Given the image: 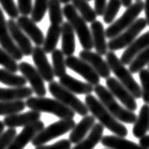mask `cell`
<instances>
[{"instance_id": "6da1fadb", "label": "cell", "mask_w": 149, "mask_h": 149, "mask_svg": "<svg viewBox=\"0 0 149 149\" xmlns=\"http://www.w3.org/2000/svg\"><path fill=\"white\" fill-rule=\"evenodd\" d=\"M85 104L87 106L89 111L95 117L104 125V127L108 128L109 131L114 133L116 136L119 137H127L128 134L127 128L124 125L120 123L111 112H109L105 106L101 103L99 99H96L95 96L93 95H87L85 97Z\"/></svg>"}, {"instance_id": "7a4b0ae2", "label": "cell", "mask_w": 149, "mask_h": 149, "mask_svg": "<svg viewBox=\"0 0 149 149\" xmlns=\"http://www.w3.org/2000/svg\"><path fill=\"white\" fill-rule=\"evenodd\" d=\"M93 91H95L96 96L98 97L99 101L117 120L125 124L135 123L137 119V115L135 114V112L129 111L127 109H125L121 105H119L114 95L109 91L108 88L98 84L95 86Z\"/></svg>"}, {"instance_id": "3957f363", "label": "cell", "mask_w": 149, "mask_h": 149, "mask_svg": "<svg viewBox=\"0 0 149 149\" xmlns=\"http://www.w3.org/2000/svg\"><path fill=\"white\" fill-rule=\"evenodd\" d=\"M26 107L32 111L51 113L61 119H74L76 113L58 100L45 96H30L26 99Z\"/></svg>"}, {"instance_id": "277c9868", "label": "cell", "mask_w": 149, "mask_h": 149, "mask_svg": "<svg viewBox=\"0 0 149 149\" xmlns=\"http://www.w3.org/2000/svg\"><path fill=\"white\" fill-rule=\"evenodd\" d=\"M106 61L111 68V71L115 74L121 83L130 92L131 95L135 97V99L141 98L142 97V88L132 77L130 71L127 69L125 65L116 56L114 51H109L106 54Z\"/></svg>"}, {"instance_id": "5b68a950", "label": "cell", "mask_w": 149, "mask_h": 149, "mask_svg": "<svg viewBox=\"0 0 149 149\" xmlns=\"http://www.w3.org/2000/svg\"><path fill=\"white\" fill-rule=\"evenodd\" d=\"M63 15L67 19V22L72 26L74 30V33L77 35V38L82 46L85 50H92L93 47V38L91 29H89L86 22L78 11L74 9L72 4H66L63 7Z\"/></svg>"}, {"instance_id": "8992f818", "label": "cell", "mask_w": 149, "mask_h": 149, "mask_svg": "<svg viewBox=\"0 0 149 149\" xmlns=\"http://www.w3.org/2000/svg\"><path fill=\"white\" fill-rule=\"evenodd\" d=\"M49 93L52 95L55 99L61 102L62 104L67 106L68 108L77 113L80 116L88 115L89 109L85 103H83L80 99H78L74 93L70 92L69 90L64 88L60 82L57 81H51L48 84Z\"/></svg>"}, {"instance_id": "52a82bcc", "label": "cell", "mask_w": 149, "mask_h": 149, "mask_svg": "<svg viewBox=\"0 0 149 149\" xmlns=\"http://www.w3.org/2000/svg\"><path fill=\"white\" fill-rule=\"evenodd\" d=\"M143 9L144 3L142 0H138L134 4H131L128 8H127L122 16L117 19L115 22L111 23V25L106 29V37L112 39L118 36L137 20L139 14L142 13Z\"/></svg>"}, {"instance_id": "ba28073f", "label": "cell", "mask_w": 149, "mask_h": 149, "mask_svg": "<svg viewBox=\"0 0 149 149\" xmlns=\"http://www.w3.org/2000/svg\"><path fill=\"white\" fill-rule=\"evenodd\" d=\"M74 125H76V122L74 119H61L58 122L49 125L47 127H45L42 131L39 132L31 141V143L35 147L44 146L51 140L71 131Z\"/></svg>"}, {"instance_id": "9c48e42d", "label": "cell", "mask_w": 149, "mask_h": 149, "mask_svg": "<svg viewBox=\"0 0 149 149\" xmlns=\"http://www.w3.org/2000/svg\"><path fill=\"white\" fill-rule=\"evenodd\" d=\"M146 26L147 22L146 18H138L118 36L111 39V41L108 42V48L111 51H116L127 47L136 40L141 31L146 29Z\"/></svg>"}, {"instance_id": "30bf717a", "label": "cell", "mask_w": 149, "mask_h": 149, "mask_svg": "<svg viewBox=\"0 0 149 149\" xmlns=\"http://www.w3.org/2000/svg\"><path fill=\"white\" fill-rule=\"evenodd\" d=\"M65 62L67 68L71 69L72 71L81 76L88 83L92 84L93 87L100 83L99 74L88 62L81 60L80 58L69 56L65 58Z\"/></svg>"}, {"instance_id": "8fae6325", "label": "cell", "mask_w": 149, "mask_h": 149, "mask_svg": "<svg viewBox=\"0 0 149 149\" xmlns=\"http://www.w3.org/2000/svg\"><path fill=\"white\" fill-rule=\"evenodd\" d=\"M106 85H107L109 91L114 95V97L119 99V101L125 106V109L131 111H136L138 105H137L135 97L118 79H116L115 77H109L106 78Z\"/></svg>"}, {"instance_id": "7c38bea8", "label": "cell", "mask_w": 149, "mask_h": 149, "mask_svg": "<svg viewBox=\"0 0 149 149\" xmlns=\"http://www.w3.org/2000/svg\"><path fill=\"white\" fill-rule=\"evenodd\" d=\"M19 71L27 82H29L31 89L35 95H37V96H45L47 91L45 85V80L36 67H34L29 62L22 61L19 63Z\"/></svg>"}, {"instance_id": "4fadbf2b", "label": "cell", "mask_w": 149, "mask_h": 149, "mask_svg": "<svg viewBox=\"0 0 149 149\" xmlns=\"http://www.w3.org/2000/svg\"><path fill=\"white\" fill-rule=\"evenodd\" d=\"M0 45L3 49H5L14 60L21 61L24 55L18 46L14 42L13 37L10 33L8 22L6 21L5 15L0 8Z\"/></svg>"}, {"instance_id": "5bb4252c", "label": "cell", "mask_w": 149, "mask_h": 149, "mask_svg": "<svg viewBox=\"0 0 149 149\" xmlns=\"http://www.w3.org/2000/svg\"><path fill=\"white\" fill-rule=\"evenodd\" d=\"M45 128V124L41 120L37 121L31 125H29L22 129L18 135L14 137L7 149H24L26 144L32 141L35 136Z\"/></svg>"}, {"instance_id": "9a60e30c", "label": "cell", "mask_w": 149, "mask_h": 149, "mask_svg": "<svg viewBox=\"0 0 149 149\" xmlns=\"http://www.w3.org/2000/svg\"><path fill=\"white\" fill-rule=\"evenodd\" d=\"M32 60L35 64V67L38 70V72L42 77L45 81L51 82L54 80L55 74L53 71V67L49 63V61L46 57V53L41 46L36 45L33 47L32 51Z\"/></svg>"}, {"instance_id": "2e32d148", "label": "cell", "mask_w": 149, "mask_h": 149, "mask_svg": "<svg viewBox=\"0 0 149 149\" xmlns=\"http://www.w3.org/2000/svg\"><path fill=\"white\" fill-rule=\"evenodd\" d=\"M8 26H9L10 33L11 37H13L14 42L18 46V48L21 50L23 55L24 56L32 55L33 46L32 44H31L30 39L21 29V27L18 26L17 22H15L14 19H10L8 21Z\"/></svg>"}, {"instance_id": "e0dca14e", "label": "cell", "mask_w": 149, "mask_h": 149, "mask_svg": "<svg viewBox=\"0 0 149 149\" xmlns=\"http://www.w3.org/2000/svg\"><path fill=\"white\" fill-rule=\"evenodd\" d=\"M79 58L86 62H88L95 70L96 73L99 74L100 77L108 78L111 76V71L107 61H105L98 53L92 52L91 50L83 49L79 52Z\"/></svg>"}, {"instance_id": "ac0fdd59", "label": "cell", "mask_w": 149, "mask_h": 149, "mask_svg": "<svg viewBox=\"0 0 149 149\" xmlns=\"http://www.w3.org/2000/svg\"><path fill=\"white\" fill-rule=\"evenodd\" d=\"M17 24L21 27V29L26 34L31 41L36 45L41 46L44 45L45 42V36L42 31L40 29L36 23H35L31 18H29L27 16H19L17 18Z\"/></svg>"}, {"instance_id": "d6986e66", "label": "cell", "mask_w": 149, "mask_h": 149, "mask_svg": "<svg viewBox=\"0 0 149 149\" xmlns=\"http://www.w3.org/2000/svg\"><path fill=\"white\" fill-rule=\"evenodd\" d=\"M41 112L36 111H29L25 113H16V114L6 116L4 118V124L8 127H25L41 119Z\"/></svg>"}, {"instance_id": "ffe728a7", "label": "cell", "mask_w": 149, "mask_h": 149, "mask_svg": "<svg viewBox=\"0 0 149 149\" xmlns=\"http://www.w3.org/2000/svg\"><path fill=\"white\" fill-rule=\"evenodd\" d=\"M147 47H149V31L137 38L131 45H129L122 54L120 60L125 65H129L137 55Z\"/></svg>"}, {"instance_id": "44dd1931", "label": "cell", "mask_w": 149, "mask_h": 149, "mask_svg": "<svg viewBox=\"0 0 149 149\" xmlns=\"http://www.w3.org/2000/svg\"><path fill=\"white\" fill-rule=\"evenodd\" d=\"M91 33L93 38V44L96 53L101 56L108 53V42L106 41V30L100 21H95L91 24Z\"/></svg>"}, {"instance_id": "7402d4cb", "label": "cell", "mask_w": 149, "mask_h": 149, "mask_svg": "<svg viewBox=\"0 0 149 149\" xmlns=\"http://www.w3.org/2000/svg\"><path fill=\"white\" fill-rule=\"evenodd\" d=\"M60 83L63 86L64 88L69 90L74 95H90L93 92L95 87L88 83V82H82L80 80L77 79L70 74H65L64 76L60 77Z\"/></svg>"}, {"instance_id": "603a6c76", "label": "cell", "mask_w": 149, "mask_h": 149, "mask_svg": "<svg viewBox=\"0 0 149 149\" xmlns=\"http://www.w3.org/2000/svg\"><path fill=\"white\" fill-rule=\"evenodd\" d=\"M95 124V117L93 115H86L80 120V122L76 125L71 130L69 135V140L72 143H78L83 140L87 133Z\"/></svg>"}, {"instance_id": "cb8c5ba5", "label": "cell", "mask_w": 149, "mask_h": 149, "mask_svg": "<svg viewBox=\"0 0 149 149\" xmlns=\"http://www.w3.org/2000/svg\"><path fill=\"white\" fill-rule=\"evenodd\" d=\"M61 51L64 56H73L76 50V37L74 30L69 22L61 24Z\"/></svg>"}, {"instance_id": "d4e9b609", "label": "cell", "mask_w": 149, "mask_h": 149, "mask_svg": "<svg viewBox=\"0 0 149 149\" xmlns=\"http://www.w3.org/2000/svg\"><path fill=\"white\" fill-rule=\"evenodd\" d=\"M32 89L26 86L11 88H0V101H13L27 99L32 96Z\"/></svg>"}, {"instance_id": "484cf974", "label": "cell", "mask_w": 149, "mask_h": 149, "mask_svg": "<svg viewBox=\"0 0 149 149\" xmlns=\"http://www.w3.org/2000/svg\"><path fill=\"white\" fill-rule=\"evenodd\" d=\"M149 130V105L146 104L142 106L140 109L139 115L134 123V127L132 129L133 136L136 138H143L146 135V132Z\"/></svg>"}, {"instance_id": "4316f807", "label": "cell", "mask_w": 149, "mask_h": 149, "mask_svg": "<svg viewBox=\"0 0 149 149\" xmlns=\"http://www.w3.org/2000/svg\"><path fill=\"white\" fill-rule=\"evenodd\" d=\"M104 133V125L98 123L95 124L93 128L90 131L89 136L86 137L78 143L76 144V146L71 149H93L95 146L98 143Z\"/></svg>"}, {"instance_id": "83f0119b", "label": "cell", "mask_w": 149, "mask_h": 149, "mask_svg": "<svg viewBox=\"0 0 149 149\" xmlns=\"http://www.w3.org/2000/svg\"><path fill=\"white\" fill-rule=\"evenodd\" d=\"M100 142L104 146L111 149H147L119 136H104Z\"/></svg>"}, {"instance_id": "f1b7e54d", "label": "cell", "mask_w": 149, "mask_h": 149, "mask_svg": "<svg viewBox=\"0 0 149 149\" xmlns=\"http://www.w3.org/2000/svg\"><path fill=\"white\" fill-rule=\"evenodd\" d=\"M61 37V26L60 25L51 24L47 29V33L45 37V42L42 45L45 52L46 54H51L56 49L58 40Z\"/></svg>"}, {"instance_id": "f546056e", "label": "cell", "mask_w": 149, "mask_h": 149, "mask_svg": "<svg viewBox=\"0 0 149 149\" xmlns=\"http://www.w3.org/2000/svg\"><path fill=\"white\" fill-rule=\"evenodd\" d=\"M72 5L87 23L92 24L93 22L96 21L97 14L95 10L90 6L87 0H72Z\"/></svg>"}, {"instance_id": "4dcf8cb0", "label": "cell", "mask_w": 149, "mask_h": 149, "mask_svg": "<svg viewBox=\"0 0 149 149\" xmlns=\"http://www.w3.org/2000/svg\"><path fill=\"white\" fill-rule=\"evenodd\" d=\"M0 82L10 87H23L26 86L27 80L23 76H19L7 69H0Z\"/></svg>"}, {"instance_id": "1f68e13d", "label": "cell", "mask_w": 149, "mask_h": 149, "mask_svg": "<svg viewBox=\"0 0 149 149\" xmlns=\"http://www.w3.org/2000/svg\"><path fill=\"white\" fill-rule=\"evenodd\" d=\"M26 107V102L23 100L0 101V116H9L20 113Z\"/></svg>"}, {"instance_id": "d6a6232c", "label": "cell", "mask_w": 149, "mask_h": 149, "mask_svg": "<svg viewBox=\"0 0 149 149\" xmlns=\"http://www.w3.org/2000/svg\"><path fill=\"white\" fill-rule=\"evenodd\" d=\"M51 58H52V63H53V71L55 74V77H61L66 74V62L64 58V54L60 49H55L51 53Z\"/></svg>"}, {"instance_id": "836d02e7", "label": "cell", "mask_w": 149, "mask_h": 149, "mask_svg": "<svg viewBox=\"0 0 149 149\" xmlns=\"http://www.w3.org/2000/svg\"><path fill=\"white\" fill-rule=\"evenodd\" d=\"M49 20L53 25H61L63 23V10L60 0H48Z\"/></svg>"}, {"instance_id": "e575fe53", "label": "cell", "mask_w": 149, "mask_h": 149, "mask_svg": "<svg viewBox=\"0 0 149 149\" xmlns=\"http://www.w3.org/2000/svg\"><path fill=\"white\" fill-rule=\"evenodd\" d=\"M149 64V47L143 50L134 58L129 64V71L131 74H137L143 69L146 65Z\"/></svg>"}, {"instance_id": "d590c367", "label": "cell", "mask_w": 149, "mask_h": 149, "mask_svg": "<svg viewBox=\"0 0 149 149\" xmlns=\"http://www.w3.org/2000/svg\"><path fill=\"white\" fill-rule=\"evenodd\" d=\"M121 6H122L121 0H109L107 3L104 14L102 16L104 19V23H106V24H111V23L114 22V19L117 13H119Z\"/></svg>"}, {"instance_id": "8d00e7d4", "label": "cell", "mask_w": 149, "mask_h": 149, "mask_svg": "<svg viewBox=\"0 0 149 149\" xmlns=\"http://www.w3.org/2000/svg\"><path fill=\"white\" fill-rule=\"evenodd\" d=\"M48 10V0H34L31 10V19L35 23H40Z\"/></svg>"}, {"instance_id": "74e56055", "label": "cell", "mask_w": 149, "mask_h": 149, "mask_svg": "<svg viewBox=\"0 0 149 149\" xmlns=\"http://www.w3.org/2000/svg\"><path fill=\"white\" fill-rule=\"evenodd\" d=\"M0 65L13 73L19 71V64H17V61L14 60L1 46H0Z\"/></svg>"}, {"instance_id": "f35d334b", "label": "cell", "mask_w": 149, "mask_h": 149, "mask_svg": "<svg viewBox=\"0 0 149 149\" xmlns=\"http://www.w3.org/2000/svg\"><path fill=\"white\" fill-rule=\"evenodd\" d=\"M142 84V97L146 104H149V69H142L139 72Z\"/></svg>"}, {"instance_id": "ab89813d", "label": "cell", "mask_w": 149, "mask_h": 149, "mask_svg": "<svg viewBox=\"0 0 149 149\" xmlns=\"http://www.w3.org/2000/svg\"><path fill=\"white\" fill-rule=\"evenodd\" d=\"M0 5L10 19H17L19 17V9L14 0H0Z\"/></svg>"}, {"instance_id": "60d3db41", "label": "cell", "mask_w": 149, "mask_h": 149, "mask_svg": "<svg viewBox=\"0 0 149 149\" xmlns=\"http://www.w3.org/2000/svg\"><path fill=\"white\" fill-rule=\"evenodd\" d=\"M16 135L17 131L14 127H9L8 130L4 131L0 136V149H7Z\"/></svg>"}, {"instance_id": "b9f144b4", "label": "cell", "mask_w": 149, "mask_h": 149, "mask_svg": "<svg viewBox=\"0 0 149 149\" xmlns=\"http://www.w3.org/2000/svg\"><path fill=\"white\" fill-rule=\"evenodd\" d=\"M71 142L70 140H61L58 142L55 143L50 146H37L35 149H71Z\"/></svg>"}, {"instance_id": "7bdbcfd3", "label": "cell", "mask_w": 149, "mask_h": 149, "mask_svg": "<svg viewBox=\"0 0 149 149\" xmlns=\"http://www.w3.org/2000/svg\"><path fill=\"white\" fill-rule=\"evenodd\" d=\"M19 13L24 16H27L32 10V0H17Z\"/></svg>"}, {"instance_id": "ee69618b", "label": "cell", "mask_w": 149, "mask_h": 149, "mask_svg": "<svg viewBox=\"0 0 149 149\" xmlns=\"http://www.w3.org/2000/svg\"><path fill=\"white\" fill-rule=\"evenodd\" d=\"M107 6V0H95V10L97 16H103Z\"/></svg>"}, {"instance_id": "f6af8a7d", "label": "cell", "mask_w": 149, "mask_h": 149, "mask_svg": "<svg viewBox=\"0 0 149 149\" xmlns=\"http://www.w3.org/2000/svg\"><path fill=\"white\" fill-rule=\"evenodd\" d=\"M139 144L144 148L149 149V135H146V136H143V138H141Z\"/></svg>"}, {"instance_id": "bcb514c9", "label": "cell", "mask_w": 149, "mask_h": 149, "mask_svg": "<svg viewBox=\"0 0 149 149\" xmlns=\"http://www.w3.org/2000/svg\"><path fill=\"white\" fill-rule=\"evenodd\" d=\"M144 13H146V19L147 25L149 26V0H146L144 2Z\"/></svg>"}, {"instance_id": "7dc6e473", "label": "cell", "mask_w": 149, "mask_h": 149, "mask_svg": "<svg viewBox=\"0 0 149 149\" xmlns=\"http://www.w3.org/2000/svg\"><path fill=\"white\" fill-rule=\"evenodd\" d=\"M121 2H122V6L127 9L132 4V0H121Z\"/></svg>"}, {"instance_id": "c3c4849f", "label": "cell", "mask_w": 149, "mask_h": 149, "mask_svg": "<svg viewBox=\"0 0 149 149\" xmlns=\"http://www.w3.org/2000/svg\"><path fill=\"white\" fill-rule=\"evenodd\" d=\"M4 129H5V124L2 121H0V136L2 135V133L4 132Z\"/></svg>"}, {"instance_id": "681fc988", "label": "cell", "mask_w": 149, "mask_h": 149, "mask_svg": "<svg viewBox=\"0 0 149 149\" xmlns=\"http://www.w3.org/2000/svg\"><path fill=\"white\" fill-rule=\"evenodd\" d=\"M61 1V3H62V4H69L70 3V1H72V0H60Z\"/></svg>"}, {"instance_id": "f907efd6", "label": "cell", "mask_w": 149, "mask_h": 149, "mask_svg": "<svg viewBox=\"0 0 149 149\" xmlns=\"http://www.w3.org/2000/svg\"><path fill=\"white\" fill-rule=\"evenodd\" d=\"M87 1H91V0H87Z\"/></svg>"}, {"instance_id": "816d5d0a", "label": "cell", "mask_w": 149, "mask_h": 149, "mask_svg": "<svg viewBox=\"0 0 149 149\" xmlns=\"http://www.w3.org/2000/svg\"><path fill=\"white\" fill-rule=\"evenodd\" d=\"M148 69H149V64H148Z\"/></svg>"}, {"instance_id": "f5cc1de1", "label": "cell", "mask_w": 149, "mask_h": 149, "mask_svg": "<svg viewBox=\"0 0 149 149\" xmlns=\"http://www.w3.org/2000/svg\"><path fill=\"white\" fill-rule=\"evenodd\" d=\"M136 1H138V0H136Z\"/></svg>"}]
</instances>
